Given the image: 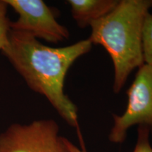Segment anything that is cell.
<instances>
[{
  "instance_id": "obj_1",
  "label": "cell",
  "mask_w": 152,
  "mask_h": 152,
  "mask_svg": "<svg viewBox=\"0 0 152 152\" xmlns=\"http://www.w3.org/2000/svg\"><path fill=\"white\" fill-rule=\"evenodd\" d=\"M92 47L88 39L66 47H49L30 34L10 30L1 52L29 88L46 97L60 116L79 130L78 109L64 92V83L70 68Z\"/></svg>"
},
{
  "instance_id": "obj_2",
  "label": "cell",
  "mask_w": 152,
  "mask_h": 152,
  "mask_svg": "<svg viewBox=\"0 0 152 152\" xmlns=\"http://www.w3.org/2000/svg\"><path fill=\"white\" fill-rule=\"evenodd\" d=\"M152 0H120L103 18L90 25L92 44L104 47L114 68L113 90L121 92L129 75L144 64L142 31Z\"/></svg>"
},
{
  "instance_id": "obj_3",
  "label": "cell",
  "mask_w": 152,
  "mask_h": 152,
  "mask_svg": "<svg viewBox=\"0 0 152 152\" xmlns=\"http://www.w3.org/2000/svg\"><path fill=\"white\" fill-rule=\"evenodd\" d=\"M54 120L13 123L0 132V152H69Z\"/></svg>"
},
{
  "instance_id": "obj_4",
  "label": "cell",
  "mask_w": 152,
  "mask_h": 152,
  "mask_svg": "<svg viewBox=\"0 0 152 152\" xmlns=\"http://www.w3.org/2000/svg\"><path fill=\"white\" fill-rule=\"evenodd\" d=\"M127 95L128 106L124 113L113 115L109 140L115 144L123 143L129 128L135 125H145L152 134V66L144 64L138 68Z\"/></svg>"
},
{
  "instance_id": "obj_5",
  "label": "cell",
  "mask_w": 152,
  "mask_h": 152,
  "mask_svg": "<svg viewBox=\"0 0 152 152\" xmlns=\"http://www.w3.org/2000/svg\"><path fill=\"white\" fill-rule=\"evenodd\" d=\"M4 1L18 15L16 20L11 21V30L54 44L70 37L69 30L57 21L54 11L42 0Z\"/></svg>"
},
{
  "instance_id": "obj_6",
  "label": "cell",
  "mask_w": 152,
  "mask_h": 152,
  "mask_svg": "<svg viewBox=\"0 0 152 152\" xmlns=\"http://www.w3.org/2000/svg\"><path fill=\"white\" fill-rule=\"evenodd\" d=\"M119 0H69L71 14L80 28L90 26L93 22L109 14Z\"/></svg>"
},
{
  "instance_id": "obj_7",
  "label": "cell",
  "mask_w": 152,
  "mask_h": 152,
  "mask_svg": "<svg viewBox=\"0 0 152 152\" xmlns=\"http://www.w3.org/2000/svg\"><path fill=\"white\" fill-rule=\"evenodd\" d=\"M142 47L144 64L152 66V14L148 13L142 31Z\"/></svg>"
},
{
  "instance_id": "obj_8",
  "label": "cell",
  "mask_w": 152,
  "mask_h": 152,
  "mask_svg": "<svg viewBox=\"0 0 152 152\" xmlns=\"http://www.w3.org/2000/svg\"><path fill=\"white\" fill-rule=\"evenodd\" d=\"M9 6L4 0H0V50L2 51L7 45L10 32L11 21L7 16Z\"/></svg>"
},
{
  "instance_id": "obj_9",
  "label": "cell",
  "mask_w": 152,
  "mask_h": 152,
  "mask_svg": "<svg viewBox=\"0 0 152 152\" xmlns=\"http://www.w3.org/2000/svg\"><path fill=\"white\" fill-rule=\"evenodd\" d=\"M150 129L145 125H139L137 143L132 152H152L149 141Z\"/></svg>"
},
{
  "instance_id": "obj_10",
  "label": "cell",
  "mask_w": 152,
  "mask_h": 152,
  "mask_svg": "<svg viewBox=\"0 0 152 152\" xmlns=\"http://www.w3.org/2000/svg\"><path fill=\"white\" fill-rule=\"evenodd\" d=\"M66 144H67V147L69 152H87L86 150L85 149V147H82V149H80V148L77 147V146L74 145V144L72 143L71 141H69L68 139H66Z\"/></svg>"
}]
</instances>
